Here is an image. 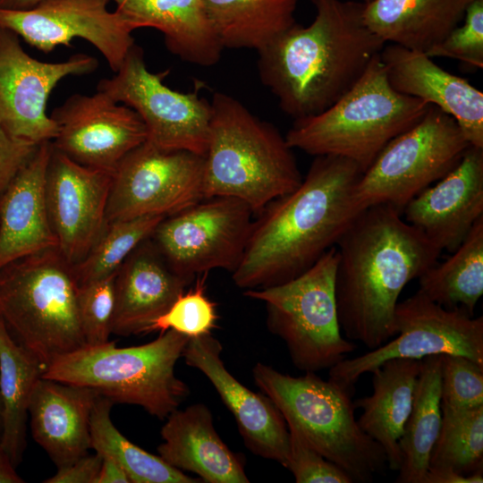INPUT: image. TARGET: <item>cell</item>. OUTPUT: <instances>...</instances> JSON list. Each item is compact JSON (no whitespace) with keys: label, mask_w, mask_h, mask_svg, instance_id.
Here are the masks:
<instances>
[{"label":"cell","mask_w":483,"mask_h":483,"mask_svg":"<svg viewBox=\"0 0 483 483\" xmlns=\"http://www.w3.org/2000/svg\"><path fill=\"white\" fill-rule=\"evenodd\" d=\"M73 265L53 247L0 267V318L46 367L86 345Z\"/></svg>","instance_id":"8"},{"label":"cell","mask_w":483,"mask_h":483,"mask_svg":"<svg viewBox=\"0 0 483 483\" xmlns=\"http://www.w3.org/2000/svg\"><path fill=\"white\" fill-rule=\"evenodd\" d=\"M221 352V343L208 334L190 338L182 357L211 382L233 415L245 445L254 454L286 468L289 430L285 419L267 395L250 390L227 370Z\"/></svg>","instance_id":"19"},{"label":"cell","mask_w":483,"mask_h":483,"mask_svg":"<svg viewBox=\"0 0 483 483\" xmlns=\"http://www.w3.org/2000/svg\"><path fill=\"white\" fill-rule=\"evenodd\" d=\"M441 407L483 405V365L461 355H441Z\"/></svg>","instance_id":"38"},{"label":"cell","mask_w":483,"mask_h":483,"mask_svg":"<svg viewBox=\"0 0 483 483\" xmlns=\"http://www.w3.org/2000/svg\"><path fill=\"white\" fill-rule=\"evenodd\" d=\"M102 462V456L89 453L72 463L57 468L56 473L45 483H95Z\"/></svg>","instance_id":"42"},{"label":"cell","mask_w":483,"mask_h":483,"mask_svg":"<svg viewBox=\"0 0 483 483\" xmlns=\"http://www.w3.org/2000/svg\"><path fill=\"white\" fill-rule=\"evenodd\" d=\"M483 216V148L469 146L459 163L403 208V219L441 251H454Z\"/></svg>","instance_id":"20"},{"label":"cell","mask_w":483,"mask_h":483,"mask_svg":"<svg viewBox=\"0 0 483 483\" xmlns=\"http://www.w3.org/2000/svg\"><path fill=\"white\" fill-rule=\"evenodd\" d=\"M114 11L134 31L153 28L164 35L166 48L183 62L212 66L224 47L202 0H110Z\"/></svg>","instance_id":"26"},{"label":"cell","mask_w":483,"mask_h":483,"mask_svg":"<svg viewBox=\"0 0 483 483\" xmlns=\"http://www.w3.org/2000/svg\"><path fill=\"white\" fill-rule=\"evenodd\" d=\"M210 104L204 198L233 197L258 215L301 184L292 148L275 126L230 95L216 92Z\"/></svg>","instance_id":"4"},{"label":"cell","mask_w":483,"mask_h":483,"mask_svg":"<svg viewBox=\"0 0 483 483\" xmlns=\"http://www.w3.org/2000/svg\"><path fill=\"white\" fill-rule=\"evenodd\" d=\"M110 0H45L27 10L0 8V26L44 53L72 47L74 38L89 42L116 72L135 44L132 30Z\"/></svg>","instance_id":"16"},{"label":"cell","mask_w":483,"mask_h":483,"mask_svg":"<svg viewBox=\"0 0 483 483\" xmlns=\"http://www.w3.org/2000/svg\"><path fill=\"white\" fill-rule=\"evenodd\" d=\"M474 0H372L364 4L367 26L386 44L427 54L463 19Z\"/></svg>","instance_id":"28"},{"label":"cell","mask_w":483,"mask_h":483,"mask_svg":"<svg viewBox=\"0 0 483 483\" xmlns=\"http://www.w3.org/2000/svg\"><path fill=\"white\" fill-rule=\"evenodd\" d=\"M395 337L369 352L343 359L329 369L328 379L353 390L360 377L391 359L421 360L461 355L483 365V317L447 309L419 290L396 305Z\"/></svg>","instance_id":"12"},{"label":"cell","mask_w":483,"mask_h":483,"mask_svg":"<svg viewBox=\"0 0 483 483\" xmlns=\"http://www.w3.org/2000/svg\"><path fill=\"white\" fill-rule=\"evenodd\" d=\"M451 253L418 278L419 291L445 309H461L474 316L483 294V216Z\"/></svg>","instance_id":"32"},{"label":"cell","mask_w":483,"mask_h":483,"mask_svg":"<svg viewBox=\"0 0 483 483\" xmlns=\"http://www.w3.org/2000/svg\"><path fill=\"white\" fill-rule=\"evenodd\" d=\"M483 472L461 474L452 469H428L425 483H482Z\"/></svg>","instance_id":"43"},{"label":"cell","mask_w":483,"mask_h":483,"mask_svg":"<svg viewBox=\"0 0 483 483\" xmlns=\"http://www.w3.org/2000/svg\"><path fill=\"white\" fill-rule=\"evenodd\" d=\"M458 24L439 44L426 55L447 57L470 66L483 68V0H474Z\"/></svg>","instance_id":"39"},{"label":"cell","mask_w":483,"mask_h":483,"mask_svg":"<svg viewBox=\"0 0 483 483\" xmlns=\"http://www.w3.org/2000/svg\"><path fill=\"white\" fill-rule=\"evenodd\" d=\"M113 173L81 165L53 147L46 174L49 221L64 257L82 260L106 225Z\"/></svg>","instance_id":"18"},{"label":"cell","mask_w":483,"mask_h":483,"mask_svg":"<svg viewBox=\"0 0 483 483\" xmlns=\"http://www.w3.org/2000/svg\"><path fill=\"white\" fill-rule=\"evenodd\" d=\"M2 434V405H1V398H0V438Z\"/></svg>","instance_id":"47"},{"label":"cell","mask_w":483,"mask_h":483,"mask_svg":"<svg viewBox=\"0 0 483 483\" xmlns=\"http://www.w3.org/2000/svg\"><path fill=\"white\" fill-rule=\"evenodd\" d=\"M168 72L148 71L142 48L134 44L115 74L101 80L97 90L139 114L149 144L163 150H186L204 157L211 104L199 95V85L187 93L167 87L164 79Z\"/></svg>","instance_id":"11"},{"label":"cell","mask_w":483,"mask_h":483,"mask_svg":"<svg viewBox=\"0 0 483 483\" xmlns=\"http://www.w3.org/2000/svg\"><path fill=\"white\" fill-rule=\"evenodd\" d=\"M7 453L0 446V483H23Z\"/></svg>","instance_id":"45"},{"label":"cell","mask_w":483,"mask_h":483,"mask_svg":"<svg viewBox=\"0 0 483 483\" xmlns=\"http://www.w3.org/2000/svg\"><path fill=\"white\" fill-rule=\"evenodd\" d=\"M353 162L315 157L301 184L257 215L243 257L232 273L239 288L280 284L309 269L362 211L353 198L361 175Z\"/></svg>","instance_id":"1"},{"label":"cell","mask_w":483,"mask_h":483,"mask_svg":"<svg viewBox=\"0 0 483 483\" xmlns=\"http://www.w3.org/2000/svg\"><path fill=\"white\" fill-rule=\"evenodd\" d=\"M441 412L428 469H452L464 475L483 472V405L470 409L441 407Z\"/></svg>","instance_id":"34"},{"label":"cell","mask_w":483,"mask_h":483,"mask_svg":"<svg viewBox=\"0 0 483 483\" xmlns=\"http://www.w3.org/2000/svg\"><path fill=\"white\" fill-rule=\"evenodd\" d=\"M46 368L33 353L15 340L0 318V446L16 467L26 447L30 400Z\"/></svg>","instance_id":"29"},{"label":"cell","mask_w":483,"mask_h":483,"mask_svg":"<svg viewBox=\"0 0 483 483\" xmlns=\"http://www.w3.org/2000/svg\"><path fill=\"white\" fill-rule=\"evenodd\" d=\"M189 340L169 329L137 346L86 344L54 360L42 377L91 388L114 403L138 405L164 419L190 394L174 372Z\"/></svg>","instance_id":"7"},{"label":"cell","mask_w":483,"mask_h":483,"mask_svg":"<svg viewBox=\"0 0 483 483\" xmlns=\"http://www.w3.org/2000/svg\"><path fill=\"white\" fill-rule=\"evenodd\" d=\"M429 106L391 86L379 54L332 106L295 119L284 137L292 149L343 157L363 173L385 146L419 121Z\"/></svg>","instance_id":"5"},{"label":"cell","mask_w":483,"mask_h":483,"mask_svg":"<svg viewBox=\"0 0 483 483\" xmlns=\"http://www.w3.org/2000/svg\"><path fill=\"white\" fill-rule=\"evenodd\" d=\"M190 283L172 270L150 237L144 240L114 275L112 334L128 337L149 333Z\"/></svg>","instance_id":"22"},{"label":"cell","mask_w":483,"mask_h":483,"mask_svg":"<svg viewBox=\"0 0 483 483\" xmlns=\"http://www.w3.org/2000/svg\"><path fill=\"white\" fill-rule=\"evenodd\" d=\"M208 273L198 276L194 288L183 292L171 307L158 317L149 332L172 329L189 338L211 334L218 318L216 307L205 293Z\"/></svg>","instance_id":"36"},{"label":"cell","mask_w":483,"mask_h":483,"mask_svg":"<svg viewBox=\"0 0 483 483\" xmlns=\"http://www.w3.org/2000/svg\"><path fill=\"white\" fill-rule=\"evenodd\" d=\"M98 395L91 388L45 377L36 383L28 410L30 431L56 468L91 449L90 417Z\"/></svg>","instance_id":"24"},{"label":"cell","mask_w":483,"mask_h":483,"mask_svg":"<svg viewBox=\"0 0 483 483\" xmlns=\"http://www.w3.org/2000/svg\"><path fill=\"white\" fill-rule=\"evenodd\" d=\"M161 428L159 456L207 483H248L244 464L218 436L210 410L195 403L174 410Z\"/></svg>","instance_id":"25"},{"label":"cell","mask_w":483,"mask_h":483,"mask_svg":"<svg viewBox=\"0 0 483 483\" xmlns=\"http://www.w3.org/2000/svg\"><path fill=\"white\" fill-rule=\"evenodd\" d=\"M50 117L57 126L54 148L94 169L114 173L122 159L147 140L139 114L98 90L72 95Z\"/></svg>","instance_id":"17"},{"label":"cell","mask_w":483,"mask_h":483,"mask_svg":"<svg viewBox=\"0 0 483 483\" xmlns=\"http://www.w3.org/2000/svg\"><path fill=\"white\" fill-rule=\"evenodd\" d=\"M470 146L456 121L435 106L411 127L394 137L357 181L353 198L364 210L390 206L402 215L405 206L449 173Z\"/></svg>","instance_id":"10"},{"label":"cell","mask_w":483,"mask_h":483,"mask_svg":"<svg viewBox=\"0 0 483 483\" xmlns=\"http://www.w3.org/2000/svg\"><path fill=\"white\" fill-rule=\"evenodd\" d=\"M288 430L286 468L297 483H352L345 471L312 448L294 428L288 427Z\"/></svg>","instance_id":"40"},{"label":"cell","mask_w":483,"mask_h":483,"mask_svg":"<svg viewBox=\"0 0 483 483\" xmlns=\"http://www.w3.org/2000/svg\"><path fill=\"white\" fill-rule=\"evenodd\" d=\"M380 59L396 91L449 114L470 146L483 148V93L479 89L446 72L423 52L387 43Z\"/></svg>","instance_id":"21"},{"label":"cell","mask_w":483,"mask_h":483,"mask_svg":"<svg viewBox=\"0 0 483 483\" xmlns=\"http://www.w3.org/2000/svg\"><path fill=\"white\" fill-rule=\"evenodd\" d=\"M38 147L14 140L0 125V197Z\"/></svg>","instance_id":"41"},{"label":"cell","mask_w":483,"mask_h":483,"mask_svg":"<svg viewBox=\"0 0 483 483\" xmlns=\"http://www.w3.org/2000/svg\"><path fill=\"white\" fill-rule=\"evenodd\" d=\"M335 292L343 336L373 350L395 335L399 296L441 250L395 208L362 210L336 244Z\"/></svg>","instance_id":"2"},{"label":"cell","mask_w":483,"mask_h":483,"mask_svg":"<svg viewBox=\"0 0 483 483\" xmlns=\"http://www.w3.org/2000/svg\"><path fill=\"white\" fill-rule=\"evenodd\" d=\"M162 216H145L106 223L90 250L73 271L79 285L114 275L130 253L149 238Z\"/></svg>","instance_id":"35"},{"label":"cell","mask_w":483,"mask_h":483,"mask_svg":"<svg viewBox=\"0 0 483 483\" xmlns=\"http://www.w3.org/2000/svg\"><path fill=\"white\" fill-rule=\"evenodd\" d=\"M19 38L0 26V125L14 140L39 145L57 135L47 114L51 91L67 76L92 73L98 62L81 53L64 62H42L28 55Z\"/></svg>","instance_id":"15"},{"label":"cell","mask_w":483,"mask_h":483,"mask_svg":"<svg viewBox=\"0 0 483 483\" xmlns=\"http://www.w3.org/2000/svg\"><path fill=\"white\" fill-rule=\"evenodd\" d=\"M338 258L332 247L295 278L243 292L265 303L268 330L284 342L292 364L304 372L329 369L356 348L339 324L335 292Z\"/></svg>","instance_id":"9"},{"label":"cell","mask_w":483,"mask_h":483,"mask_svg":"<svg viewBox=\"0 0 483 483\" xmlns=\"http://www.w3.org/2000/svg\"><path fill=\"white\" fill-rule=\"evenodd\" d=\"M204 157L163 150L145 141L113 173L106 223L145 216H169L203 196Z\"/></svg>","instance_id":"14"},{"label":"cell","mask_w":483,"mask_h":483,"mask_svg":"<svg viewBox=\"0 0 483 483\" xmlns=\"http://www.w3.org/2000/svg\"><path fill=\"white\" fill-rule=\"evenodd\" d=\"M253 216L238 199L204 198L162 219L150 239L172 270L190 282L212 269L233 273L243 257Z\"/></svg>","instance_id":"13"},{"label":"cell","mask_w":483,"mask_h":483,"mask_svg":"<svg viewBox=\"0 0 483 483\" xmlns=\"http://www.w3.org/2000/svg\"><path fill=\"white\" fill-rule=\"evenodd\" d=\"M420 360L391 359L371 371L372 394L353 401L361 410L360 428L384 450L387 466L398 471L399 441L410 415Z\"/></svg>","instance_id":"27"},{"label":"cell","mask_w":483,"mask_h":483,"mask_svg":"<svg viewBox=\"0 0 483 483\" xmlns=\"http://www.w3.org/2000/svg\"><path fill=\"white\" fill-rule=\"evenodd\" d=\"M224 48L258 51L294 24L298 0H202Z\"/></svg>","instance_id":"31"},{"label":"cell","mask_w":483,"mask_h":483,"mask_svg":"<svg viewBox=\"0 0 483 483\" xmlns=\"http://www.w3.org/2000/svg\"><path fill=\"white\" fill-rule=\"evenodd\" d=\"M45 0H0V8L8 10H27Z\"/></svg>","instance_id":"46"},{"label":"cell","mask_w":483,"mask_h":483,"mask_svg":"<svg viewBox=\"0 0 483 483\" xmlns=\"http://www.w3.org/2000/svg\"><path fill=\"white\" fill-rule=\"evenodd\" d=\"M95 483H131L125 470L113 459L102 457Z\"/></svg>","instance_id":"44"},{"label":"cell","mask_w":483,"mask_h":483,"mask_svg":"<svg viewBox=\"0 0 483 483\" xmlns=\"http://www.w3.org/2000/svg\"><path fill=\"white\" fill-rule=\"evenodd\" d=\"M114 402L101 395L97 398L90 417L91 449L102 457L115 461L126 472L131 483H198L199 479L165 462L131 442L111 419Z\"/></svg>","instance_id":"33"},{"label":"cell","mask_w":483,"mask_h":483,"mask_svg":"<svg viewBox=\"0 0 483 483\" xmlns=\"http://www.w3.org/2000/svg\"><path fill=\"white\" fill-rule=\"evenodd\" d=\"M308 26L292 24L258 51L260 80L295 119L319 114L361 77L386 43L367 26L364 3L311 0Z\"/></svg>","instance_id":"3"},{"label":"cell","mask_w":483,"mask_h":483,"mask_svg":"<svg viewBox=\"0 0 483 483\" xmlns=\"http://www.w3.org/2000/svg\"><path fill=\"white\" fill-rule=\"evenodd\" d=\"M252 375L287 426L345 471L352 482H370L388 468L383 448L355 419L353 390L324 380L315 372L292 377L260 362L254 366Z\"/></svg>","instance_id":"6"},{"label":"cell","mask_w":483,"mask_h":483,"mask_svg":"<svg viewBox=\"0 0 483 483\" xmlns=\"http://www.w3.org/2000/svg\"><path fill=\"white\" fill-rule=\"evenodd\" d=\"M115 274L79 285L78 314L88 345L102 344L109 341L114 308Z\"/></svg>","instance_id":"37"},{"label":"cell","mask_w":483,"mask_h":483,"mask_svg":"<svg viewBox=\"0 0 483 483\" xmlns=\"http://www.w3.org/2000/svg\"><path fill=\"white\" fill-rule=\"evenodd\" d=\"M52 149V141L39 144L0 197V267L58 247L46 200V174Z\"/></svg>","instance_id":"23"},{"label":"cell","mask_w":483,"mask_h":483,"mask_svg":"<svg viewBox=\"0 0 483 483\" xmlns=\"http://www.w3.org/2000/svg\"><path fill=\"white\" fill-rule=\"evenodd\" d=\"M410 415L399 441L398 483H425L441 420V355L420 360Z\"/></svg>","instance_id":"30"},{"label":"cell","mask_w":483,"mask_h":483,"mask_svg":"<svg viewBox=\"0 0 483 483\" xmlns=\"http://www.w3.org/2000/svg\"><path fill=\"white\" fill-rule=\"evenodd\" d=\"M360 1L364 3V4H368V3L371 2L372 0H360Z\"/></svg>","instance_id":"48"}]
</instances>
